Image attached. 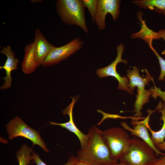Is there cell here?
<instances>
[{
	"label": "cell",
	"instance_id": "e0dca14e",
	"mask_svg": "<svg viewBox=\"0 0 165 165\" xmlns=\"http://www.w3.org/2000/svg\"><path fill=\"white\" fill-rule=\"evenodd\" d=\"M33 151L32 148L23 144L16 154L19 165H28L31 163L33 160L31 154Z\"/></svg>",
	"mask_w": 165,
	"mask_h": 165
},
{
	"label": "cell",
	"instance_id": "52a82bcc",
	"mask_svg": "<svg viewBox=\"0 0 165 165\" xmlns=\"http://www.w3.org/2000/svg\"><path fill=\"white\" fill-rule=\"evenodd\" d=\"M84 42L80 38H78L64 46L55 47L48 54L41 65L48 67L58 64L82 48Z\"/></svg>",
	"mask_w": 165,
	"mask_h": 165
},
{
	"label": "cell",
	"instance_id": "8fae6325",
	"mask_svg": "<svg viewBox=\"0 0 165 165\" xmlns=\"http://www.w3.org/2000/svg\"><path fill=\"white\" fill-rule=\"evenodd\" d=\"M71 98L72 99V102L62 111L63 115L68 114L69 115V121L66 123H60L50 122V123L52 125L60 126L75 134L78 137L80 141L81 145V149L82 150L85 148L87 145L89 135L88 134H84L81 132L77 128L74 122L72 114L74 104L77 99H76L74 97Z\"/></svg>",
	"mask_w": 165,
	"mask_h": 165
},
{
	"label": "cell",
	"instance_id": "4316f807",
	"mask_svg": "<svg viewBox=\"0 0 165 165\" xmlns=\"http://www.w3.org/2000/svg\"><path fill=\"white\" fill-rule=\"evenodd\" d=\"M163 13V14H164V16H165V12H164Z\"/></svg>",
	"mask_w": 165,
	"mask_h": 165
},
{
	"label": "cell",
	"instance_id": "9c48e42d",
	"mask_svg": "<svg viewBox=\"0 0 165 165\" xmlns=\"http://www.w3.org/2000/svg\"><path fill=\"white\" fill-rule=\"evenodd\" d=\"M121 1L119 0H98L95 20L100 31L105 27V18L107 14L110 13L115 21L119 14Z\"/></svg>",
	"mask_w": 165,
	"mask_h": 165
},
{
	"label": "cell",
	"instance_id": "d6986e66",
	"mask_svg": "<svg viewBox=\"0 0 165 165\" xmlns=\"http://www.w3.org/2000/svg\"><path fill=\"white\" fill-rule=\"evenodd\" d=\"M32 160L37 165H47L40 159L39 156L33 151L32 153ZM79 161L77 156H72L68 159L67 162L63 165H73Z\"/></svg>",
	"mask_w": 165,
	"mask_h": 165
},
{
	"label": "cell",
	"instance_id": "44dd1931",
	"mask_svg": "<svg viewBox=\"0 0 165 165\" xmlns=\"http://www.w3.org/2000/svg\"><path fill=\"white\" fill-rule=\"evenodd\" d=\"M153 165H165V155L159 158Z\"/></svg>",
	"mask_w": 165,
	"mask_h": 165
},
{
	"label": "cell",
	"instance_id": "7402d4cb",
	"mask_svg": "<svg viewBox=\"0 0 165 165\" xmlns=\"http://www.w3.org/2000/svg\"><path fill=\"white\" fill-rule=\"evenodd\" d=\"M156 147L158 150H163L165 152V141L158 144Z\"/></svg>",
	"mask_w": 165,
	"mask_h": 165
},
{
	"label": "cell",
	"instance_id": "6da1fadb",
	"mask_svg": "<svg viewBox=\"0 0 165 165\" xmlns=\"http://www.w3.org/2000/svg\"><path fill=\"white\" fill-rule=\"evenodd\" d=\"M89 140L86 147L77 152L79 160L90 165H107L118 163L112 160L107 142L103 134L95 125L88 131Z\"/></svg>",
	"mask_w": 165,
	"mask_h": 165
},
{
	"label": "cell",
	"instance_id": "484cf974",
	"mask_svg": "<svg viewBox=\"0 0 165 165\" xmlns=\"http://www.w3.org/2000/svg\"><path fill=\"white\" fill-rule=\"evenodd\" d=\"M124 165L122 164L119 163H116L111 164H109V165Z\"/></svg>",
	"mask_w": 165,
	"mask_h": 165
},
{
	"label": "cell",
	"instance_id": "8992f818",
	"mask_svg": "<svg viewBox=\"0 0 165 165\" xmlns=\"http://www.w3.org/2000/svg\"><path fill=\"white\" fill-rule=\"evenodd\" d=\"M103 134L110 149L111 158L118 161L130 139L128 133L117 127L107 129L103 131Z\"/></svg>",
	"mask_w": 165,
	"mask_h": 165
},
{
	"label": "cell",
	"instance_id": "5bb4252c",
	"mask_svg": "<svg viewBox=\"0 0 165 165\" xmlns=\"http://www.w3.org/2000/svg\"><path fill=\"white\" fill-rule=\"evenodd\" d=\"M24 58L21 69L25 74H30L37 68L35 45L34 42L27 45L24 49Z\"/></svg>",
	"mask_w": 165,
	"mask_h": 165
},
{
	"label": "cell",
	"instance_id": "ffe728a7",
	"mask_svg": "<svg viewBox=\"0 0 165 165\" xmlns=\"http://www.w3.org/2000/svg\"><path fill=\"white\" fill-rule=\"evenodd\" d=\"M150 48L157 57L160 66L161 72L158 80L160 81L164 80L165 76V60L159 55L152 46L150 47Z\"/></svg>",
	"mask_w": 165,
	"mask_h": 165
},
{
	"label": "cell",
	"instance_id": "7c38bea8",
	"mask_svg": "<svg viewBox=\"0 0 165 165\" xmlns=\"http://www.w3.org/2000/svg\"><path fill=\"white\" fill-rule=\"evenodd\" d=\"M34 43L35 45L37 68L42 62L50 52L55 47L49 42L40 29L35 31Z\"/></svg>",
	"mask_w": 165,
	"mask_h": 165
},
{
	"label": "cell",
	"instance_id": "cb8c5ba5",
	"mask_svg": "<svg viewBox=\"0 0 165 165\" xmlns=\"http://www.w3.org/2000/svg\"><path fill=\"white\" fill-rule=\"evenodd\" d=\"M73 165H90V164L82 161H79Z\"/></svg>",
	"mask_w": 165,
	"mask_h": 165
},
{
	"label": "cell",
	"instance_id": "ac0fdd59",
	"mask_svg": "<svg viewBox=\"0 0 165 165\" xmlns=\"http://www.w3.org/2000/svg\"><path fill=\"white\" fill-rule=\"evenodd\" d=\"M81 2L84 7L88 9L91 16L92 23L94 22L95 16L97 10L98 0H82Z\"/></svg>",
	"mask_w": 165,
	"mask_h": 165
},
{
	"label": "cell",
	"instance_id": "9a60e30c",
	"mask_svg": "<svg viewBox=\"0 0 165 165\" xmlns=\"http://www.w3.org/2000/svg\"><path fill=\"white\" fill-rule=\"evenodd\" d=\"M161 105H158V110L159 112L162 113V116L160 117V119L163 121V124L161 129L158 131H155L152 130L148 125L149 116L144 120L140 121L141 123L144 124L147 127L152 134L150 137L155 147L158 144L164 141L165 138V104L162 105V108L161 107Z\"/></svg>",
	"mask_w": 165,
	"mask_h": 165
},
{
	"label": "cell",
	"instance_id": "603a6c76",
	"mask_svg": "<svg viewBox=\"0 0 165 165\" xmlns=\"http://www.w3.org/2000/svg\"><path fill=\"white\" fill-rule=\"evenodd\" d=\"M157 32L159 38H163L165 41V30H160Z\"/></svg>",
	"mask_w": 165,
	"mask_h": 165
},
{
	"label": "cell",
	"instance_id": "5b68a950",
	"mask_svg": "<svg viewBox=\"0 0 165 165\" xmlns=\"http://www.w3.org/2000/svg\"><path fill=\"white\" fill-rule=\"evenodd\" d=\"M6 127L9 139L11 140L17 137H24L32 141L33 146L38 145L46 152H49L39 132L28 126L19 117L15 116L8 123Z\"/></svg>",
	"mask_w": 165,
	"mask_h": 165
},
{
	"label": "cell",
	"instance_id": "30bf717a",
	"mask_svg": "<svg viewBox=\"0 0 165 165\" xmlns=\"http://www.w3.org/2000/svg\"><path fill=\"white\" fill-rule=\"evenodd\" d=\"M0 53L5 55L7 58L4 65L0 66V69H4L5 71L6 74V76L2 78L5 80V82L0 88L1 90H3L11 87L13 80L11 72L12 71L17 69L19 61L16 58L14 52L9 45L6 47L3 46L0 51Z\"/></svg>",
	"mask_w": 165,
	"mask_h": 165
},
{
	"label": "cell",
	"instance_id": "7a4b0ae2",
	"mask_svg": "<svg viewBox=\"0 0 165 165\" xmlns=\"http://www.w3.org/2000/svg\"><path fill=\"white\" fill-rule=\"evenodd\" d=\"M159 158L150 145L134 136L130 138L119 160L124 165H153Z\"/></svg>",
	"mask_w": 165,
	"mask_h": 165
},
{
	"label": "cell",
	"instance_id": "277c9868",
	"mask_svg": "<svg viewBox=\"0 0 165 165\" xmlns=\"http://www.w3.org/2000/svg\"><path fill=\"white\" fill-rule=\"evenodd\" d=\"M126 76L129 78L128 87L130 90L133 91L134 88L138 87L136 95V99L134 104L135 108L134 110L135 112L133 117L135 119H141L142 115L141 110L143 106L149 101V99L151 91L145 89L146 84L150 80L151 78L148 73L145 78L140 76L138 68L134 67L132 70H128L127 71Z\"/></svg>",
	"mask_w": 165,
	"mask_h": 165
},
{
	"label": "cell",
	"instance_id": "ba28073f",
	"mask_svg": "<svg viewBox=\"0 0 165 165\" xmlns=\"http://www.w3.org/2000/svg\"><path fill=\"white\" fill-rule=\"evenodd\" d=\"M116 49L117 55L115 60L108 66L97 69V74L100 78L108 76H112L115 77L119 82L118 86V89L125 90L132 94H133V91L128 87L129 79L125 77L121 76L116 70V67L118 63L123 62L127 64V61L122 58L124 46L123 44H120L117 46Z\"/></svg>",
	"mask_w": 165,
	"mask_h": 165
},
{
	"label": "cell",
	"instance_id": "d4e9b609",
	"mask_svg": "<svg viewBox=\"0 0 165 165\" xmlns=\"http://www.w3.org/2000/svg\"><path fill=\"white\" fill-rule=\"evenodd\" d=\"M42 0H31L30 2L31 3H40L42 2Z\"/></svg>",
	"mask_w": 165,
	"mask_h": 165
},
{
	"label": "cell",
	"instance_id": "3957f363",
	"mask_svg": "<svg viewBox=\"0 0 165 165\" xmlns=\"http://www.w3.org/2000/svg\"><path fill=\"white\" fill-rule=\"evenodd\" d=\"M56 5L57 13L63 22L78 26L85 33H88L84 7L81 0H58Z\"/></svg>",
	"mask_w": 165,
	"mask_h": 165
},
{
	"label": "cell",
	"instance_id": "2e32d148",
	"mask_svg": "<svg viewBox=\"0 0 165 165\" xmlns=\"http://www.w3.org/2000/svg\"><path fill=\"white\" fill-rule=\"evenodd\" d=\"M132 2L145 9L154 10L158 13L165 12V0H144L134 1Z\"/></svg>",
	"mask_w": 165,
	"mask_h": 165
},
{
	"label": "cell",
	"instance_id": "4fadbf2b",
	"mask_svg": "<svg viewBox=\"0 0 165 165\" xmlns=\"http://www.w3.org/2000/svg\"><path fill=\"white\" fill-rule=\"evenodd\" d=\"M131 123L132 125H134L133 129L129 127L125 122H123L120 123V124L124 129L130 132L131 136L139 137L150 145L154 150L157 156H159L160 155L163 156L165 155V153L161 152L158 150L153 144L148 133V129L146 126L140 121L133 120Z\"/></svg>",
	"mask_w": 165,
	"mask_h": 165
}]
</instances>
